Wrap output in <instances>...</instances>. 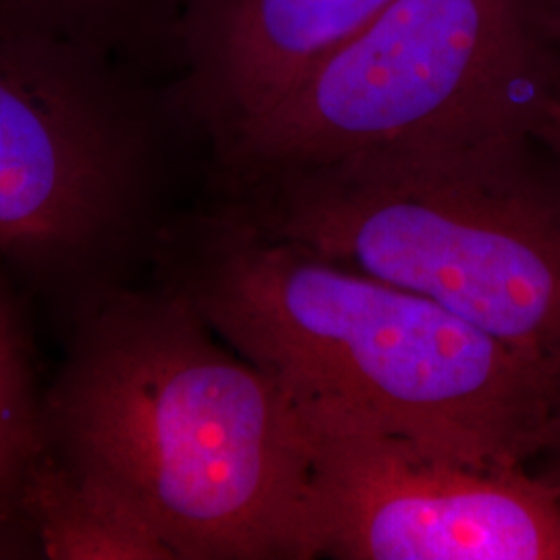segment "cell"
Here are the masks:
<instances>
[{
  "label": "cell",
  "mask_w": 560,
  "mask_h": 560,
  "mask_svg": "<svg viewBox=\"0 0 560 560\" xmlns=\"http://www.w3.org/2000/svg\"><path fill=\"white\" fill-rule=\"evenodd\" d=\"M150 282L298 407L467 463L527 469L560 411L557 378L436 301L264 233L203 196L164 224Z\"/></svg>",
  "instance_id": "1"
},
{
  "label": "cell",
  "mask_w": 560,
  "mask_h": 560,
  "mask_svg": "<svg viewBox=\"0 0 560 560\" xmlns=\"http://www.w3.org/2000/svg\"><path fill=\"white\" fill-rule=\"evenodd\" d=\"M154 282L65 337L48 453L129 502L175 560H307L310 436L298 405Z\"/></svg>",
  "instance_id": "2"
},
{
  "label": "cell",
  "mask_w": 560,
  "mask_h": 560,
  "mask_svg": "<svg viewBox=\"0 0 560 560\" xmlns=\"http://www.w3.org/2000/svg\"><path fill=\"white\" fill-rule=\"evenodd\" d=\"M264 233L436 301L560 382V156L465 129L208 180Z\"/></svg>",
  "instance_id": "3"
},
{
  "label": "cell",
  "mask_w": 560,
  "mask_h": 560,
  "mask_svg": "<svg viewBox=\"0 0 560 560\" xmlns=\"http://www.w3.org/2000/svg\"><path fill=\"white\" fill-rule=\"evenodd\" d=\"M206 150L171 80L59 44L0 40V266L62 337L150 280Z\"/></svg>",
  "instance_id": "4"
},
{
  "label": "cell",
  "mask_w": 560,
  "mask_h": 560,
  "mask_svg": "<svg viewBox=\"0 0 560 560\" xmlns=\"http://www.w3.org/2000/svg\"><path fill=\"white\" fill-rule=\"evenodd\" d=\"M560 55L523 0H393L206 164L203 180L465 129L538 133Z\"/></svg>",
  "instance_id": "5"
},
{
  "label": "cell",
  "mask_w": 560,
  "mask_h": 560,
  "mask_svg": "<svg viewBox=\"0 0 560 560\" xmlns=\"http://www.w3.org/2000/svg\"><path fill=\"white\" fill-rule=\"evenodd\" d=\"M310 436L307 560H560V494L330 409Z\"/></svg>",
  "instance_id": "6"
},
{
  "label": "cell",
  "mask_w": 560,
  "mask_h": 560,
  "mask_svg": "<svg viewBox=\"0 0 560 560\" xmlns=\"http://www.w3.org/2000/svg\"><path fill=\"white\" fill-rule=\"evenodd\" d=\"M393 0H185L173 92L208 156Z\"/></svg>",
  "instance_id": "7"
},
{
  "label": "cell",
  "mask_w": 560,
  "mask_h": 560,
  "mask_svg": "<svg viewBox=\"0 0 560 560\" xmlns=\"http://www.w3.org/2000/svg\"><path fill=\"white\" fill-rule=\"evenodd\" d=\"M185 0H0V40L94 52L173 80Z\"/></svg>",
  "instance_id": "8"
},
{
  "label": "cell",
  "mask_w": 560,
  "mask_h": 560,
  "mask_svg": "<svg viewBox=\"0 0 560 560\" xmlns=\"http://www.w3.org/2000/svg\"><path fill=\"white\" fill-rule=\"evenodd\" d=\"M48 560H175L140 513L101 480L52 457L18 499Z\"/></svg>",
  "instance_id": "9"
},
{
  "label": "cell",
  "mask_w": 560,
  "mask_h": 560,
  "mask_svg": "<svg viewBox=\"0 0 560 560\" xmlns=\"http://www.w3.org/2000/svg\"><path fill=\"white\" fill-rule=\"evenodd\" d=\"M36 307L0 266V501H18L48 455L46 388L36 339Z\"/></svg>",
  "instance_id": "10"
},
{
  "label": "cell",
  "mask_w": 560,
  "mask_h": 560,
  "mask_svg": "<svg viewBox=\"0 0 560 560\" xmlns=\"http://www.w3.org/2000/svg\"><path fill=\"white\" fill-rule=\"evenodd\" d=\"M40 540L20 501H0V560H42Z\"/></svg>",
  "instance_id": "11"
},
{
  "label": "cell",
  "mask_w": 560,
  "mask_h": 560,
  "mask_svg": "<svg viewBox=\"0 0 560 560\" xmlns=\"http://www.w3.org/2000/svg\"><path fill=\"white\" fill-rule=\"evenodd\" d=\"M527 469L560 494V411L548 428V434L538 457L532 460Z\"/></svg>",
  "instance_id": "12"
},
{
  "label": "cell",
  "mask_w": 560,
  "mask_h": 560,
  "mask_svg": "<svg viewBox=\"0 0 560 560\" xmlns=\"http://www.w3.org/2000/svg\"><path fill=\"white\" fill-rule=\"evenodd\" d=\"M546 44L560 55V0H523Z\"/></svg>",
  "instance_id": "13"
},
{
  "label": "cell",
  "mask_w": 560,
  "mask_h": 560,
  "mask_svg": "<svg viewBox=\"0 0 560 560\" xmlns=\"http://www.w3.org/2000/svg\"><path fill=\"white\" fill-rule=\"evenodd\" d=\"M538 136L560 156V101L555 102L538 129Z\"/></svg>",
  "instance_id": "14"
}]
</instances>
